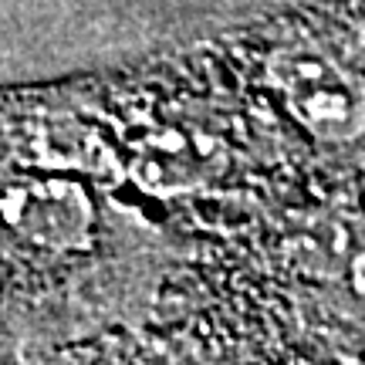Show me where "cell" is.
<instances>
[{"label": "cell", "mask_w": 365, "mask_h": 365, "mask_svg": "<svg viewBox=\"0 0 365 365\" xmlns=\"http://www.w3.org/2000/svg\"><path fill=\"white\" fill-rule=\"evenodd\" d=\"M271 75L298 118L325 139H352L362 129V91L345 68L322 51H284L271 61Z\"/></svg>", "instance_id": "6da1fadb"}]
</instances>
